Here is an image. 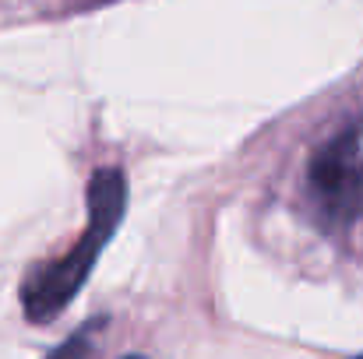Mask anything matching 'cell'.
Instances as JSON below:
<instances>
[{
	"instance_id": "6da1fadb",
	"label": "cell",
	"mask_w": 363,
	"mask_h": 359,
	"mask_svg": "<svg viewBox=\"0 0 363 359\" xmlns=\"http://www.w3.org/2000/svg\"><path fill=\"white\" fill-rule=\"evenodd\" d=\"M123 201H127V183L121 169H99L89 183V226L82 239L60 257L46 261L28 271L21 285V307L25 317L35 324H46L67 310V303L82 292L85 278L92 275L103 246L113 239L123 219Z\"/></svg>"
},
{
	"instance_id": "7a4b0ae2",
	"label": "cell",
	"mask_w": 363,
	"mask_h": 359,
	"mask_svg": "<svg viewBox=\"0 0 363 359\" xmlns=\"http://www.w3.org/2000/svg\"><path fill=\"white\" fill-rule=\"evenodd\" d=\"M307 194L325 226L363 215V120L325 141L307 166Z\"/></svg>"
},
{
	"instance_id": "3957f363",
	"label": "cell",
	"mask_w": 363,
	"mask_h": 359,
	"mask_svg": "<svg viewBox=\"0 0 363 359\" xmlns=\"http://www.w3.org/2000/svg\"><path fill=\"white\" fill-rule=\"evenodd\" d=\"M99 321H92V324H85L82 331H74L57 353H50L46 359H96L99 356Z\"/></svg>"
},
{
	"instance_id": "277c9868",
	"label": "cell",
	"mask_w": 363,
	"mask_h": 359,
	"mask_svg": "<svg viewBox=\"0 0 363 359\" xmlns=\"http://www.w3.org/2000/svg\"><path fill=\"white\" fill-rule=\"evenodd\" d=\"M121 359H145V356H121Z\"/></svg>"
}]
</instances>
